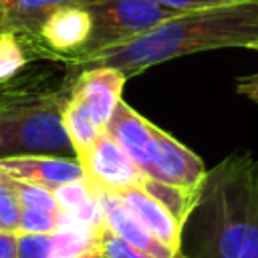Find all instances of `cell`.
<instances>
[{
	"mask_svg": "<svg viewBox=\"0 0 258 258\" xmlns=\"http://www.w3.org/2000/svg\"><path fill=\"white\" fill-rule=\"evenodd\" d=\"M181 258H258V161L248 151L206 169L181 226Z\"/></svg>",
	"mask_w": 258,
	"mask_h": 258,
	"instance_id": "1",
	"label": "cell"
},
{
	"mask_svg": "<svg viewBox=\"0 0 258 258\" xmlns=\"http://www.w3.org/2000/svg\"><path fill=\"white\" fill-rule=\"evenodd\" d=\"M258 40V0L179 12L147 32L101 52L64 60L69 75L91 67L119 69L127 79L165 60L218 48H250Z\"/></svg>",
	"mask_w": 258,
	"mask_h": 258,
	"instance_id": "2",
	"label": "cell"
},
{
	"mask_svg": "<svg viewBox=\"0 0 258 258\" xmlns=\"http://www.w3.org/2000/svg\"><path fill=\"white\" fill-rule=\"evenodd\" d=\"M75 77L58 85L18 75L0 83V157L58 155L77 157L62 123V109Z\"/></svg>",
	"mask_w": 258,
	"mask_h": 258,
	"instance_id": "3",
	"label": "cell"
},
{
	"mask_svg": "<svg viewBox=\"0 0 258 258\" xmlns=\"http://www.w3.org/2000/svg\"><path fill=\"white\" fill-rule=\"evenodd\" d=\"M87 10L91 14V34L73 56H67L60 62L83 58L105 48L123 44L161 24L163 20L179 14L175 10L155 4L153 0H101L87 6Z\"/></svg>",
	"mask_w": 258,
	"mask_h": 258,
	"instance_id": "4",
	"label": "cell"
},
{
	"mask_svg": "<svg viewBox=\"0 0 258 258\" xmlns=\"http://www.w3.org/2000/svg\"><path fill=\"white\" fill-rule=\"evenodd\" d=\"M85 171V181L93 191L121 194L129 187H139L145 175L129 159V155L117 145V141L103 129L97 139L77 155Z\"/></svg>",
	"mask_w": 258,
	"mask_h": 258,
	"instance_id": "5",
	"label": "cell"
},
{
	"mask_svg": "<svg viewBox=\"0 0 258 258\" xmlns=\"http://www.w3.org/2000/svg\"><path fill=\"white\" fill-rule=\"evenodd\" d=\"M89 34L91 14L87 6H60L44 18L38 30L40 58L60 62L73 56L87 42Z\"/></svg>",
	"mask_w": 258,
	"mask_h": 258,
	"instance_id": "6",
	"label": "cell"
},
{
	"mask_svg": "<svg viewBox=\"0 0 258 258\" xmlns=\"http://www.w3.org/2000/svg\"><path fill=\"white\" fill-rule=\"evenodd\" d=\"M204 175V161L175 137L153 125V167L149 179L196 191Z\"/></svg>",
	"mask_w": 258,
	"mask_h": 258,
	"instance_id": "7",
	"label": "cell"
},
{
	"mask_svg": "<svg viewBox=\"0 0 258 258\" xmlns=\"http://www.w3.org/2000/svg\"><path fill=\"white\" fill-rule=\"evenodd\" d=\"M127 77L113 67H91L79 71L73 81L71 95L77 97L91 113L95 125L105 129L115 107L121 101V93Z\"/></svg>",
	"mask_w": 258,
	"mask_h": 258,
	"instance_id": "8",
	"label": "cell"
},
{
	"mask_svg": "<svg viewBox=\"0 0 258 258\" xmlns=\"http://www.w3.org/2000/svg\"><path fill=\"white\" fill-rule=\"evenodd\" d=\"M0 171L46 189L56 185L85 179V171L77 157H58V155H14L0 157Z\"/></svg>",
	"mask_w": 258,
	"mask_h": 258,
	"instance_id": "9",
	"label": "cell"
},
{
	"mask_svg": "<svg viewBox=\"0 0 258 258\" xmlns=\"http://www.w3.org/2000/svg\"><path fill=\"white\" fill-rule=\"evenodd\" d=\"M105 131L129 155V159L139 167V171L149 177L153 167V123L121 99Z\"/></svg>",
	"mask_w": 258,
	"mask_h": 258,
	"instance_id": "10",
	"label": "cell"
},
{
	"mask_svg": "<svg viewBox=\"0 0 258 258\" xmlns=\"http://www.w3.org/2000/svg\"><path fill=\"white\" fill-rule=\"evenodd\" d=\"M101 0H0L4 10V32H14L30 58H40L38 30L44 18L60 6H91Z\"/></svg>",
	"mask_w": 258,
	"mask_h": 258,
	"instance_id": "11",
	"label": "cell"
},
{
	"mask_svg": "<svg viewBox=\"0 0 258 258\" xmlns=\"http://www.w3.org/2000/svg\"><path fill=\"white\" fill-rule=\"evenodd\" d=\"M101 204V212H103V220L105 224L119 236L123 238L127 244H131L133 248L153 256V258H181V254L173 252L169 246H165L163 242H159L125 206L123 202L115 196V194H107V191H93Z\"/></svg>",
	"mask_w": 258,
	"mask_h": 258,
	"instance_id": "12",
	"label": "cell"
},
{
	"mask_svg": "<svg viewBox=\"0 0 258 258\" xmlns=\"http://www.w3.org/2000/svg\"><path fill=\"white\" fill-rule=\"evenodd\" d=\"M123 206L165 246L179 254L181 246V224L173 218V214L159 204L153 196H149L143 187H129L117 194Z\"/></svg>",
	"mask_w": 258,
	"mask_h": 258,
	"instance_id": "13",
	"label": "cell"
},
{
	"mask_svg": "<svg viewBox=\"0 0 258 258\" xmlns=\"http://www.w3.org/2000/svg\"><path fill=\"white\" fill-rule=\"evenodd\" d=\"M91 248L93 226L71 214L60 212L58 226L52 232L50 258H91Z\"/></svg>",
	"mask_w": 258,
	"mask_h": 258,
	"instance_id": "14",
	"label": "cell"
},
{
	"mask_svg": "<svg viewBox=\"0 0 258 258\" xmlns=\"http://www.w3.org/2000/svg\"><path fill=\"white\" fill-rule=\"evenodd\" d=\"M62 123H64V129L69 133V139L75 147V153H83L95 139L97 135L103 131L95 125L89 109L73 95H69L67 103H64V109H62Z\"/></svg>",
	"mask_w": 258,
	"mask_h": 258,
	"instance_id": "15",
	"label": "cell"
},
{
	"mask_svg": "<svg viewBox=\"0 0 258 258\" xmlns=\"http://www.w3.org/2000/svg\"><path fill=\"white\" fill-rule=\"evenodd\" d=\"M139 187H143L149 196H153L159 204H163L173 214V218L183 226V220L187 218V214L194 206L196 191H189V189H183L177 185H169V183H163L157 179H149V177H145Z\"/></svg>",
	"mask_w": 258,
	"mask_h": 258,
	"instance_id": "16",
	"label": "cell"
},
{
	"mask_svg": "<svg viewBox=\"0 0 258 258\" xmlns=\"http://www.w3.org/2000/svg\"><path fill=\"white\" fill-rule=\"evenodd\" d=\"M91 258H153L131 244H127L123 238H119L105 220L93 228V248Z\"/></svg>",
	"mask_w": 258,
	"mask_h": 258,
	"instance_id": "17",
	"label": "cell"
},
{
	"mask_svg": "<svg viewBox=\"0 0 258 258\" xmlns=\"http://www.w3.org/2000/svg\"><path fill=\"white\" fill-rule=\"evenodd\" d=\"M28 60L30 56L24 50L22 40L14 32H0V83L14 79Z\"/></svg>",
	"mask_w": 258,
	"mask_h": 258,
	"instance_id": "18",
	"label": "cell"
},
{
	"mask_svg": "<svg viewBox=\"0 0 258 258\" xmlns=\"http://www.w3.org/2000/svg\"><path fill=\"white\" fill-rule=\"evenodd\" d=\"M10 181H12V187H14L16 196H18V202H20L22 210H40V212L60 214L58 204L54 200V194L50 189L34 185V183L20 181V179H14V177H10Z\"/></svg>",
	"mask_w": 258,
	"mask_h": 258,
	"instance_id": "19",
	"label": "cell"
},
{
	"mask_svg": "<svg viewBox=\"0 0 258 258\" xmlns=\"http://www.w3.org/2000/svg\"><path fill=\"white\" fill-rule=\"evenodd\" d=\"M20 212H22V206L12 187V181L6 173L0 171V228L8 232H16Z\"/></svg>",
	"mask_w": 258,
	"mask_h": 258,
	"instance_id": "20",
	"label": "cell"
},
{
	"mask_svg": "<svg viewBox=\"0 0 258 258\" xmlns=\"http://www.w3.org/2000/svg\"><path fill=\"white\" fill-rule=\"evenodd\" d=\"M58 216L40 210H22L16 234H52L58 226Z\"/></svg>",
	"mask_w": 258,
	"mask_h": 258,
	"instance_id": "21",
	"label": "cell"
},
{
	"mask_svg": "<svg viewBox=\"0 0 258 258\" xmlns=\"http://www.w3.org/2000/svg\"><path fill=\"white\" fill-rule=\"evenodd\" d=\"M159 6H165L175 12H191V10H204V8H216V6H226L242 0H153Z\"/></svg>",
	"mask_w": 258,
	"mask_h": 258,
	"instance_id": "22",
	"label": "cell"
},
{
	"mask_svg": "<svg viewBox=\"0 0 258 258\" xmlns=\"http://www.w3.org/2000/svg\"><path fill=\"white\" fill-rule=\"evenodd\" d=\"M0 258H18V234L0 230Z\"/></svg>",
	"mask_w": 258,
	"mask_h": 258,
	"instance_id": "23",
	"label": "cell"
},
{
	"mask_svg": "<svg viewBox=\"0 0 258 258\" xmlns=\"http://www.w3.org/2000/svg\"><path fill=\"white\" fill-rule=\"evenodd\" d=\"M236 91L244 97H248L250 101L258 103V73L250 75V77H242L236 83Z\"/></svg>",
	"mask_w": 258,
	"mask_h": 258,
	"instance_id": "24",
	"label": "cell"
},
{
	"mask_svg": "<svg viewBox=\"0 0 258 258\" xmlns=\"http://www.w3.org/2000/svg\"><path fill=\"white\" fill-rule=\"evenodd\" d=\"M0 32H4V10H2V4H0Z\"/></svg>",
	"mask_w": 258,
	"mask_h": 258,
	"instance_id": "25",
	"label": "cell"
},
{
	"mask_svg": "<svg viewBox=\"0 0 258 258\" xmlns=\"http://www.w3.org/2000/svg\"><path fill=\"white\" fill-rule=\"evenodd\" d=\"M250 48H252V50H258V40H256V42H252V44H250Z\"/></svg>",
	"mask_w": 258,
	"mask_h": 258,
	"instance_id": "26",
	"label": "cell"
},
{
	"mask_svg": "<svg viewBox=\"0 0 258 258\" xmlns=\"http://www.w3.org/2000/svg\"><path fill=\"white\" fill-rule=\"evenodd\" d=\"M0 230H2V228H0Z\"/></svg>",
	"mask_w": 258,
	"mask_h": 258,
	"instance_id": "27",
	"label": "cell"
}]
</instances>
